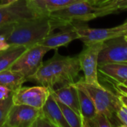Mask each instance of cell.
<instances>
[{"label": "cell", "mask_w": 127, "mask_h": 127, "mask_svg": "<svg viewBox=\"0 0 127 127\" xmlns=\"http://www.w3.org/2000/svg\"><path fill=\"white\" fill-rule=\"evenodd\" d=\"M118 97H119L121 102L122 103V104L127 106V96L123 95V94H121V93H118Z\"/></svg>", "instance_id": "f546056e"}, {"label": "cell", "mask_w": 127, "mask_h": 127, "mask_svg": "<svg viewBox=\"0 0 127 127\" xmlns=\"http://www.w3.org/2000/svg\"><path fill=\"white\" fill-rule=\"evenodd\" d=\"M80 71L78 56H63L55 49L54 56L43 63L37 72L27 81L46 86L53 91L76 83Z\"/></svg>", "instance_id": "6da1fadb"}, {"label": "cell", "mask_w": 127, "mask_h": 127, "mask_svg": "<svg viewBox=\"0 0 127 127\" xmlns=\"http://www.w3.org/2000/svg\"><path fill=\"white\" fill-rule=\"evenodd\" d=\"M116 89L118 91V93H121V94H123L124 95L127 96V87L122 85V84H120V83H116Z\"/></svg>", "instance_id": "83f0119b"}, {"label": "cell", "mask_w": 127, "mask_h": 127, "mask_svg": "<svg viewBox=\"0 0 127 127\" xmlns=\"http://www.w3.org/2000/svg\"><path fill=\"white\" fill-rule=\"evenodd\" d=\"M97 6H101L118 13L120 10H127V0H107Z\"/></svg>", "instance_id": "7402d4cb"}, {"label": "cell", "mask_w": 127, "mask_h": 127, "mask_svg": "<svg viewBox=\"0 0 127 127\" xmlns=\"http://www.w3.org/2000/svg\"><path fill=\"white\" fill-rule=\"evenodd\" d=\"M42 109L23 104H13L4 127H31Z\"/></svg>", "instance_id": "8fae6325"}, {"label": "cell", "mask_w": 127, "mask_h": 127, "mask_svg": "<svg viewBox=\"0 0 127 127\" xmlns=\"http://www.w3.org/2000/svg\"><path fill=\"white\" fill-rule=\"evenodd\" d=\"M93 5H96V6H97V5H99V4H100L101 3H103V2H104V1H107V0H89Z\"/></svg>", "instance_id": "1f68e13d"}, {"label": "cell", "mask_w": 127, "mask_h": 127, "mask_svg": "<svg viewBox=\"0 0 127 127\" xmlns=\"http://www.w3.org/2000/svg\"><path fill=\"white\" fill-rule=\"evenodd\" d=\"M115 13V11L101 6L93 5L89 0L79 1L67 7L49 12L48 14L60 29L74 22H86L98 17Z\"/></svg>", "instance_id": "3957f363"}, {"label": "cell", "mask_w": 127, "mask_h": 127, "mask_svg": "<svg viewBox=\"0 0 127 127\" xmlns=\"http://www.w3.org/2000/svg\"><path fill=\"white\" fill-rule=\"evenodd\" d=\"M98 71L116 83H121L127 80V62L99 65Z\"/></svg>", "instance_id": "2e32d148"}, {"label": "cell", "mask_w": 127, "mask_h": 127, "mask_svg": "<svg viewBox=\"0 0 127 127\" xmlns=\"http://www.w3.org/2000/svg\"><path fill=\"white\" fill-rule=\"evenodd\" d=\"M41 109L42 113L48 118L54 127H69L57 100L51 95V93L47 98Z\"/></svg>", "instance_id": "5bb4252c"}, {"label": "cell", "mask_w": 127, "mask_h": 127, "mask_svg": "<svg viewBox=\"0 0 127 127\" xmlns=\"http://www.w3.org/2000/svg\"><path fill=\"white\" fill-rule=\"evenodd\" d=\"M27 48L23 45H12L7 49L0 51V72L10 68Z\"/></svg>", "instance_id": "e0dca14e"}, {"label": "cell", "mask_w": 127, "mask_h": 127, "mask_svg": "<svg viewBox=\"0 0 127 127\" xmlns=\"http://www.w3.org/2000/svg\"><path fill=\"white\" fill-rule=\"evenodd\" d=\"M83 23L74 22L71 25L76 29L79 35V39L85 45L98 42H105L113 38L125 36L127 33V19L120 25L107 28H89Z\"/></svg>", "instance_id": "5b68a950"}, {"label": "cell", "mask_w": 127, "mask_h": 127, "mask_svg": "<svg viewBox=\"0 0 127 127\" xmlns=\"http://www.w3.org/2000/svg\"><path fill=\"white\" fill-rule=\"evenodd\" d=\"M18 0H0V6L1 5H7L12 4Z\"/></svg>", "instance_id": "4dcf8cb0"}, {"label": "cell", "mask_w": 127, "mask_h": 127, "mask_svg": "<svg viewBox=\"0 0 127 127\" xmlns=\"http://www.w3.org/2000/svg\"><path fill=\"white\" fill-rule=\"evenodd\" d=\"M86 0H31L32 4L42 13L58 10L76 2Z\"/></svg>", "instance_id": "d6986e66"}, {"label": "cell", "mask_w": 127, "mask_h": 127, "mask_svg": "<svg viewBox=\"0 0 127 127\" xmlns=\"http://www.w3.org/2000/svg\"><path fill=\"white\" fill-rule=\"evenodd\" d=\"M25 81L26 79L21 73L10 68L0 72V85L8 88L13 92L20 89Z\"/></svg>", "instance_id": "ac0fdd59"}, {"label": "cell", "mask_w": 127, "mask_h": 127, "mask_svg": "<svg viewBox=\"0 0 127 127\" xmlns=\"http://www.w3.org/2000/svg\"><path fill=\"white\" fill-rule=\"evenodd\" d=\"M51 93L56 100L70 107L81 117L78 89L74 83L65 85L53 91L51 90Z\"/></svg>", "instance_id": "4fadbf2b"}, {"label": "cell", "mask_w": 127, "mask_h": 127, "mask_svg": "<svg viewBox=\"0 0 127 127\" xmlns=\"http://www.w3.org/2000/svg\"><path fill=\"white\" fill-rule=\"evenodd\" d=\"M103 42H98L87 45L78 55L81 71L84 74V81L98 87L103 86L98 80V57Z\"/></svg>", "instance_id": "52a82bcc"}, {"label": "cell", "mask_w": 127, "mask_h": 127, "mask_svg": "<svg viewBox=\"0 0 127 127\" xmlns=\"http://www.w3.org/2000/svg\"><path fill=\"white\" fill-rule=\"evenodd\" d=\"M12 92L7 87L0 85V100L7 98Z\"/></svg>", "instance_id": "484cf974"}, {"label": "cell", "mask_w": 127, "mask_h": 127, "mask_svg": "<svg viewBox=\"0 0 127 127\" xmlns=\"http://www.w3.org/2000/svg\"><path fill=\"white\" fill-rule=\"evenodd\" d=\"M79 39V35L76 29L71 25L68 27L61 29L60 32L56 33H50L39 43L51 50L58 49L62 46H67L73 40Z\"/></svg>", "instance_id": "7c38bea8"}, {"label": "cell", "mask_w": 127, "mask_h": 127, "mask_svg": "<svg viewBox=\"0 0 127 127\" xmlns=\"http://www.w3.org/2000/svg\"><path fill=\"white\" fill-rule=\"evenodd\" d=\"M124 37H125V39L127 41V33L125 35V36H124Z\"/></svg>", "instance_id": "836d02e7"}, {"label": "cell", "mask_w": 127, "mask_h": 127, "mask_svg": "<svg viewBox=\"0 0 127 127\" xmlns=\"http://www.w3.org/2000/svg\"><path fill=\"white\" fill-rule=\"evenodd\" d=\"M74 83L89 94L95 103L97 112L106 115L112 123L114 118H117L116 114L122 106L118 95H115L103 86L98 87L89 84L83 79L79 80Z\"/></svg>", "instance_id": "277c9868"}, {"label": "cell", "mask_w": 127, "mask_h": 127, "mask_svg": "<svg viewBox=\"0 0 127 127\" xmlns=\"http://www.w3.org/2000/svg\"><path fill=\"white\" fill-rule=\"evenodd\" d=\"M50 48L40 44H36L27 50L18 58L10 69L21 73L27 80L35 74L43 63V57Z\"/></svg>", "instance_id": "8992f818"}, {"label": "cell", "mask_w": 127, "mask_h": 127, "mask_svg": "<svg viewBox=\"0 0 127 127\" xmlns=\"http://www.w3.org/2000/svg\"><path fill=\"white\" fill-rule=\"evenodd\" d=\"M13 24H10V25L1 26L0 27V33H10L12 28H13Z\"/></svg>", "instance_id": "4316f807"}, {"label": "cell", "mask_w": 127, "mask_h": 127, "mask_svg": "<svg viewBox=\"0 0 127 127\" xmlns=\"http://www.w3.org/2000/svg\"><path fill=\"white\" fill-rule=\"evenodd\" d=\"M45 14L41 13L31 0H18L7 5L0 6V27Z\"/></svg>", "instance_id": "ba28073f"}, {"label": "cell", "mask_w": 127, "mask_h": 127, "mask_svg": "<svg viewBox=\"0 0 127 127\" xmlns=\"http://www.w3.org/2000/svg\"><path fill=\"white\" fill-rule=\"evenodd\" d=\"M117 118L120 122V127H127V106L122 104L116 114Z\"/></svg>", "instance_id": "d4e9b609"}, {"label": "cell", "mask_w": 127, "mask_h": 127, "mask_svg": "<svg viewBox=\"0 0 127 127\" xmlns=\"http://www.w3.org/2000/svg\"><path fill=\"white\" fill-rule=\"evenodd\" d=\"M120 84H122V85H124V86H127V80H125V81H124V82H122V83H120Z\"/></svg>", "instance_id": "d6a6232c"}, {"label": "cell", "mask_w": 127, "mask_h": 127, "mask_svg": "<svg viewBox=\"0 0 127 127\" xmlns=\"http://www.w3.org/2000/svg\"><path fill=\"white\" fill-rule=\"evenodd\" d=\"M57 28L56 23L49 15L42 14L14 23L7 37V42L10 45H23L29 48L39 43Z\"/></svg>", "instance_id": "7a4b0ae2"}, {"label": "cell", "mask_w": 127, "mask_h": 127, "mask_svg": "<svg viewBox=\"0 0 127 127\" xmlns=\"http://www.w3.org/2000/svg\"><path fill=\"white\" fill-rule=\"evenodd\" d=\"M31 127H54V126L42 113V112H41V113L34 121Z\"/></svg>", "instance_id": "cb8c5ba5"}, {"label": "cell", "mask_w": 127, "mask_h": 127, "mask_svg": "<svg viewBox=\"0 0 127 127\" xmlns=\"http://www.w3.org/2000/svg\"><path fill=\"white\" fill-rule=\"evenodd\" d=\"M57 101L65 121L69 125V127H83L82 118L79 115H77L73 109H71L70 107L65 105L62 102L57 100Z\"/></svg>", "instance_id": "ffe728a7"}, {"label": "cell", "mask_w": 127, "mask_h": 127, "mask_svg": "<svg viewBox=\"0 0 127 127\" xmlns=\"http://www.w3.org/2000/svg\"><path fill=\"white\" fill-rule=\"evenodd\" d=\"M114 127L110 119L103 113L97 112L95 118L91 121L89 127Z\"/></svg>", "instance_id": "603a6c76"}, {"label": "cell", "mask_w": 127, "mask_h": 127, "mask_svg": "<svg viewBox=\"0 0 127 127\" xmlns=\"http://www.w3.org/2000/svg\"><path fill=\"white\" fill-rule=\"evenodd\" d=\"M10 46V45L7 42V39L0 40V51L7 49Z\"/></svg>", "instance_id": "f1b7e54d"}, {"label": "cell", "mask_w": 127, "mask_h": 127, "mask_svg": "<svg viewBox=\"0 0 127 127\" xmlns=\"http://www.w3.org/2000/svg\"><path fill=\"white\" fill-rule=\"evenodd\" d=\"M13 104V92L7 98L0 100V127H4V126L8 113Z\"/></svg>", "instance_id": "44dd1931"}, {"label": "cell", "mask_w": 127, "mask_h": 127, "mask_svg": "<svg viewBox=\"0 0 127 127\" xmlns=\"http://www.w3.org/2000/svg\"><path fill=\"white\" fill-rule=\"evenodd\" d=\"M76 86L78 89V96L83 127H89V123L97 115V112L95 103L89 94L81 87L77 86Z\"/></svg>", "instance_id": "9a60e30c"}, {"label": "cell", "mask_w": 127, "mask_h": 127, "mask_svg": "<svg viewBox=\"0 0 127 127\" xmlns=\"http://www.w3.org/2000/svg\"><path fill=\"white\" fill-rule=\"evenodd\" d=\"M51 94V89L44 86L21 87L13 92V104H23L41 109Z\"/></svg>", "instance_id": "9c48e42d"}, {"label": "cell", "mask_w": 127, "mask_h": 127, "mask_svg": "<svg viewBox=\"0 0 127 127\" xmlns=\"http://www.w3.org/2000/svg\"><path fill=\"white\" fill-rule=\"evenodd\" d=\"M120 62H127V41L124 36L105 41L98 57V65Z\"/></svg>", "instance_id": "30bf717a"}]
</instances>
